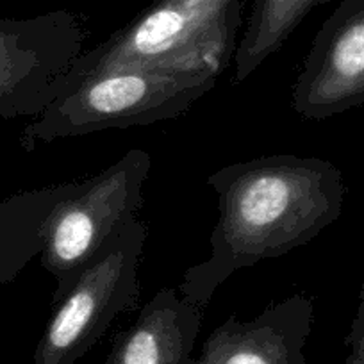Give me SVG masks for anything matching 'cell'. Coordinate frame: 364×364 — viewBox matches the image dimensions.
Here are the masks:
<instances>
[{
  "instance_id": "cell-12",
  "label": "cell",
  "mask_w": 364,
  "mask_h": 364,
  "mask_svg": "<svg viewBox=\"0 0 364 364\" xmlns=\"http://www.w3.org/2000/svg\"><path fill=\"white\" fill-rule=\"evenodd\" d=\"M348 355L345 364H364V281L359 293V306H357L355 318L352 321V328L346 338Z\"/></svg>"
},
{
  "instance_id": "cell-8",
  "label": "cell",
  "mask_w": 364,
  "mask_h": 364,
  "mask_svg": "<svg viewBox=\"0 0 364 364\" xmlns=\"http://www.w3.org/2000/svg\"><path fill=\"white\" fill-rule=\"evenodd\" d=\"M314 306L291 295L266 307L250 321L230 316L204 343V364H306L304 346L313 328Z\"/></svg>"
},
{
  "instance_id": "cell-6",
  "label": "cell",
  "mask_w": 364,
  "mask_h": 364,
  "mask_svg": "<svg viewBox=\"0 0 364 364\" xmlns=\"http://www.w3.org/2000/svg\"><path fill=\"white\" fill-rule=\"evenodd\" d=\"M86 31L66 9L0 18V120L40 117L82 54Z\"/></svg>"
},
{
  "instance_id": "cell-2",
  "label": "cell",
  "mask_w": 364,
  "mask_h": 364,
  "mask_svg": "<svg viewBox=\"0 0 364 364\" xmlns=\"http://www.w3.org/2000/svg\"><path fill=\"white\" fill-rule=\"evenodd\" d=\"M243 0H156L106 41L82 52L65 84L107 68L211 72L236 54Z\"/></svg>"
},
{
  "instance_id": "cell-7",
  "label": "cell",
  "mask_w": 364,
  "mask_h": 364,
  "mask_svg": "<svg viewBox=\"0 0 364 364\" xmlns=\"http://www.w3.org/2000/svg\"><path fill=\"white\" fill-rule=\"evenodd\" d=\"M291 104L309 120L364 106V0H343L321 23L291 87Z\"/></svg>"
},
{
  "instance_id": "cell-5",
  "label": "cell",
  "mask_w": 364,
  "mask_h": 364,
  "mask_svg": "<svg viewBox=\"0 0 364 364\" xmlns=\"http://www.w3.org/2000/svg\"><path fill=\"white\" fill-rule=\"evenodd\" d=\"M146 227L134 218L87 262L58 300L34 352V364H75L95 345L114 318L139 300V261Z\"/></svg>"
},
{
  "instance_id": "cell-1",
  "label": "cell",
  "mask_w": 364,
  "mask_h": 364,
  "mask_svg": "<svg viewBox=\"0 0 364 364\" xmlns=\"http://www.w3.org/2000/svg\"><path fill=\"white\" fill-rule=\"evenodd\" d=\"M220 218L211 254L182 275L178 291L204 309L237 269L311 243L341 216V170L320 157L275 154L234 163L209 175Z\"/></svg>"
},
{
  "instance_id": "cell-3",
  "label": "cell",
  "mask_w": 364,
  "mask_h": 364,
  "mask_svg": "<svg viewBox=\"0 0 364 364\" xmlns=\"http://www.w3.org/2000/svg\"><path fill=\"white\" fill-rule=\"evenodd\" d=\"M211 72H166L146 68H107L66 84L54 102L23 129L20 143H38L100 132L145 127L186 113L213 90Z\"/></svg>"
},
{
  "instance_id": "cell-11",
  "label": "cell",
  "mask_w": 364,
  "mask_h": 364,
  "mask_svg": "<svg viewBox=\"0 0 364 364\" xmlns=\"http://www.w3.org/2000/svg\"><path fill=\"white\" fill-rule=\"evenodd\" d=\"M332 0H255L236 48L234 82L247 80L269 55L281 50L293 31L318 6Z\"/></svg>"
},
{
  "instance_id": "cell-4",
  "label": "cell",
  "mask_w": 364,
  "mask_h": 364,
  "mask_svg": "<svg viewBox=\"0 0 364 364\" xmlns=\"http://www.w3.org/2000/svg\"><path fill=\"white\" fill-rule=\"evenodd\" d=\"M150 168L149 152L132 149L95 177L80 181L79 188L55 205L40 255L43 268L55 279L54 302L68 291L100 248L138 218Z\"/></svg>"
},
{
  "instance_id": "cell-9",
  "label": "cell",
  "mask_w": 364,
  "mask_h": 364,
  "mask_svg": "<svg viewBox=\"0 0 364 364\" xmlns=\"http://www.w3.org/2000/svg\"><path fill=\"white\" fill-rule=\"evenodd\" d=\"M202 309L173 288H163L114 341L106 364H188Z\"/></svg>"
},
{
  "instance_id": "cell-10",
  "label": "cell",
  "mask_w": 364,
  "mask_h": 364,
  "mask_svg": "<svg viewBox=\"0 0 364 364\" xmlns=\"http://www.w3.org/2000/svg\"><path fill=\"white\" fill-rule=\"evenodd\" d=\"M80 181L23 191L0 200V286L41 255L47 223L55 205L79 188Z\"/></svg>"
}]
</instances>
